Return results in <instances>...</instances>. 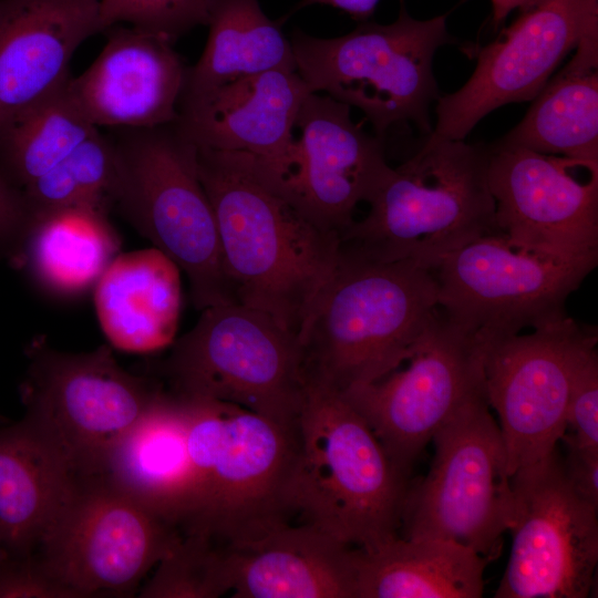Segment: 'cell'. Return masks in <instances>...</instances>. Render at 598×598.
Here are the masks:
<instances>
[{"label": "cell", "mask_w": 598, "mask_h": 598, "mask_svg": "<svg viewBox=\"0 0 598 598\" xmlns=\"http://www.w3.org/2000/svg\"><path fill=\"white\" fill-rule=\"evenodd\" d=\"M197 161L234 301L299 338L334 271L340 236L300 212L255 156L197 146Z\"/></svg>", "instance_id": "obj_1"}, {"label": "cell", "mask_w": 598, "mask_h": 598, "mask_svg": "<svg viewBox=\"0 0 598 598\" xmlns=\"http://www.w3.org/2000/svg\"><path fill=\"white\" fill-rule=\"evenodd\" d=\"M433 271L339 245L334 271L299 342L306 383L343 392L406 361L439 310Z\"/></svg>", "instance_id": "obj_2"}, {"label": "cell", "mask_w": 598, "mask_h": 598, "mask_svg": "<svg viewBox=\"0 0 598 598\" xmlns=\"http://www.w3.org/2000/svg\"><path fill=\"white\" fill-rule=\"evenodd\" d=\"M290 506L338 540L371 549L398 536L408 475L338 391L306 383Z\"/></svg>", "instance_id": "obj_3"}, {"label": "cell", "mask_w": 598, "mask_h": 598, "mask_svg": "<svg viewBox=\"0 0 598 598\" xmlns=\"http://www.w3.org/2000/svg\"><path fill=\"white\" fill-rule=\"evenodd\" d=\"M340 244L381 260L433 270L450 252L501 233L487 182V148L463 140L425 142L369 202Z\"/></svg>", "instance_id": "obj_4"}, {"label": "cell", "mask_w": 598, "mask_h": 598, "mask_svg": "<svg viewBox=\"0 0 598 598\" xmlns=\"http://www.w3.org/2000/svg\"><path fill=\"white\" fill-rule=\"evenodd\" d=\"M184 401L196 493L181 532L238 547L288 523L297 427L227 402Z\"/></svg>", "instance_id": "obj_5"}, {"label": "cell", "mask_w": 598, "mask_h": 598, "mask_svg": "<svg viewBox=\"0 0 598 598\" xmlns=\"http://www.w3.org/2000/svg\"><path fill=\"white\" fill-rule=\"evenodd\" d=\"M107 134L116 162L114 208L186 275L196 309L235 302L197 145L175 122Z\"/></svg>", "instance_id": "obj_6"}, {"label": "cell", "mask_w": 598, "mask_h": 598, "mask_svg": "<svg viewBox=\"0 0 598 598\" xmlns=\"http://www.w3.org/2000/svg\"><path fill=\"white\" fill-rule=\"evenodd\" d=\"M171 346L144 372L171 394L236 404L297 427L306 393L299 338L265 311L236 302L205 308Z\"/></svg>", "instance_id": "obj_7"}, {"label": "cell", "mask_w": 598, "mask_h": 598, "mask_svg": "<svg viewBox=\"0 0 598 598\" xmlns=\"http://www.w3.org/2000/svg\"><path fill=\"white\" fill-rule=\"evenodd\" d=\"M446 17L416 20L402 7L392 23L362 22L337 38L295 29L289 39L296 70L312 93L362 111L380 140L404 122L426 137L432 132L430 105L440 96L434 53L453 43Z\"/></svg>", "instance_id": "obj_8"}, {"label": "cell", "mask_w": 598, "mask_h": 598, "mask_svg": "<svg viewBox=\"0 0 598 598\" xmlns=\"http://www.w3.org/2000/svg\"><path fill=\"white\" fill-rule=\"evenodd\" d=\"M25 355L23 419L78 478L102 474L116 444L164 389L154 377L122 368L106 344L73 353L38 337Z\"/></svg>", "instance_id": "obj_9"}, {"label": "cell", "mask_w": 598, "mask_h": 598, "mask_svg": "<svg viewBox=\"0 0 598 598\" xmlns=\"http://www.w3.org/2000/svg\"><path fill=\"white\" fill-rule=\"evenodd\" d=\"M431 441L435 454L430 471L405 495L403 537L451 540L487 561L496 559L512 518L513 492L485 388L467 399Z\"/></svg>", "instance_id": "obj_10"}, {"label": "cell", "mask_w": 598, "mask_h": 598, "mask_svg": "<svg viewBox=\"0 0 598 598\" xmlns=\"http://www.w3.org/2000/svg\"><path fill=\"white\" fill-rule=\"evenodd\" d=\"M179 528L102 475L76 478L34 551L73 598L133 596Z\"/></svg>", "instance_id": "obj_11"}, {"label": "cell", "mask_w": 598, "mask_h": 598, "mask_svg": "<svg viewBox=\"0 0 598 598\" xmlns=\"http://www.w3.org/2000/svg\"><path fill=\"white\" fill-rule=\"evenodd\" d=\"M597 262L598 256L567 261L520 249L496 233L450 252L432 271L444 316L491 340L567 317L568 297Z\"/></svg>", "instance_id": "obj_12"}, {"label": "cell", "mask_w": 598, "mask_h": 598, "mask_svg": "<svg viewBox=\"0 0 598 598\" xmlns=\"http://www.w3.org/2000/svg\"><path fill=\"white\" fill-rule=\"evenodd\" d=\"M484 340L439 309L409 365L341 392L371 429L394 466L408 475L435 432L484 389Z\"/></svg>", "instance_id": "obj_13"}, {"label": "cell", "mask_w": 598, "mask_h": 598, "mask_svg": "<svg viewBox=\"0 0 598 598\" xmlns=\"http://www.w3.org/2000/svg\"><path fill=\"white\" fill-rule=\"evenodd\" d=\"M509 560L496 598H586L598 563V507L569 484L558 445L511 477Z\"/></svg>", "instance_id": "obj_14"}, {"label": "cell", "mask_w": 598, "mask_h": 598, "mask_svg": "<svg viewBox=\"0 0 598 598\" xmlns=\"http://www.w3.org/2000/svg\"><path fill=\"white\" fill-rule=\"evenodd\" d=\"M496 40L467 49L476 68L456 92L439 96L429 141L464 140L492 111L532 101L561 60L598 31V0H528Z\"/></svg>", "instance_id": "obj_15"}, {"label": "cell", "mask_w": 598, "mask_h": 598, "mask_svg": "<svg viewBox=\"0 0 598 598\" xmlns=\"http://www.w3.org/2000/svg\"><path fill=\"white\" fill-rule=\"evenodd\" d=\"M596 333L565 317L529 334L484 340L485 394L498 415L511 477L558 445L576 355Z\"/></svg>", "instance_id": "obj_16"}, {"label": "cell", "mask_w": 598, "mask_h": 598, "mask_svg": "<svg viewBox=\"0 0 598 598\" xmlns=\"http://www.w3.org/2000/svg\"><path fill=\"white\" fill-rule=\"evenodd\" d=\"M487 182L496 224L514 247L560 260L598 256V174L579 161L495 143ZM590 173V172H589Z\"/></svg>", "instance_id": "obj_17"}, {"label": "cell", "mask_w": 598, "mask_h": 598, "mask_svg": "<svg viewBox=\"0 0 598 598\" xmlns=\"http://www.w3.org/2000/svg\"><path fill=\"white\" fill-rule=\"evenodd\" d=\"M300 135L287 172L270 174L288 198L320 228L340 234L391 176L383 141L355 124L350 106L309 93L296 120Z\"/></svg>", "instance_id": "obj_18"}, {"label": "cell", "mask_w": 598, "mask_h": 598, "mask_svg": "<svg viewBox=\"0 0 598 598\" xmlns=\"http://www.w3.org/2000/svg\"><path fill=\"white\" fill-rule=\"evenodd\" d=\"M93 63L71 76L69 92L97 128H138L176 122L187 69L174 41L125 24L104 30Z\"/></svg>", "instance_id": "obj_19"}, {"label": "cell", "mask_w": 598, "mask_h": 598, "mask_svg": "<svg viewBox=\"0 0 598 598\" xmlns=\"http://www.w3.org/2000/svg\"><path fill=\"white\" fill-rule=\"evenodd\" d=\"M309 93L296 70H270L182 94L175 123L197 146L250 154L279 177L289 167L297 115Z\"/></svg>", "instance_id": "obj_20"}, {"label": "cell", "mask_w": 598, "mask_h": 598, "mask_svg": "<svg viewBox=\"0 0 598 598\" xmlns=\"http://www.w3.org/2000/svg\"><path fill=\"white\" fill-rule=\"evenodd\" d=\"M99 32L100 0H0V135L69 81L73 54Z\"/></svg>", "instance_id": "obj_21"}, {"label": "cell", "mask_w": 598, "mask_h": 598, "mask_svg": "<svg viewBox=\"0 0 598 598\" xmlns=\"http://www.w3.org/2000/svg\"><path fill=\"white\" fill-rule=\"evenodd\" d=\"M229 548L231 597L358 598V548L311 524L285 523Z\"/></svg>", "instance_id": "obj_22"}, {"label": "cell", "mask_w": 598, "mask_h": 598, "mask_svg": "<svg viewBox=\"0 0 598 598\" xmlns=\"http://www.w3.org/2000/svg\"><path fill=\"white\" fill-rule=\"evenodd\" d=\"M101 475L181 528L196 493L187 403L163 389L116 444Z\"/></svg>", "instance_id": "obj_23"}, {"label": "cell", "mask_w": 598, "mask_h": 598, "mask_svg": "<svg viewBox=\"0 0 598 598\" xmlns=\"http://www.w3.org/2000/svg\"><path fill=\"white\" fill-rule=\"evenodd\" d=\"M179 268L151 247L118 254L93 288L96 317L111 347L152 353L175 341L182 287Z\"/></svg>", "instance_id": "obj_24"}, {"label": "cell", "mask_w": 598, "mask_h": 598, "mask_svg": "<svg viewBox=\"0 0 598 598\" xmlns=\"http://www.w3.org/2000/svg\"><path fill=\"white\" fill-rule=\"evenodd\" d=\"M78 477L29 421L0 426V546L27 554L39 545Z\"/></svg>", "instance_id": "obj_25"}, {"label": "cell", "mask_w": 598, "mask_h": 598, "mask_svg": "<svg viewBox=\"0 0 598 598\" xmlns=\"http://www.w3.org/2000/svg\"><path fill=\"white\" fill-rule=\"evenodd\" d=\"M533 99L523 120L496 143L561 155L598 173V31Z\"/></svg>", "instance_id": "obj_26"}, {"label": "cell", "mask_w": 598, "mask_h": 598, "mask_svg": "<svg viewBox=\"0 0 598 598\" xmlns=\"http://www.w3.org/2000/svg\"><path fill=\"white\" fill-rule=\"evenodd\" d=\"M359 550L358 598H478L487 560L455 542L392 537Z\"/></svg>", "instance_id": "obj_27"}, {"label": "cell", "mask_w": 598, "mask_h": 598, "mask_svg": "<svg viewBox=\"0 0 598 598\" xmlns=\"http://www.w3.org/2000/svg\"><path fill=\"white\" fill-rule=\"evenodd\" d=\"M120 249L109 215L64 209L31 219L16 269L42 293L75 299L93 290Z\"/></svg>", "instance_id": "obj_28"}, {"label": "cell", "mask_w": 598, "mask_h": 598, "mask_svg": "<svg viewBox=\"0 0 598 598\" xmlns=\"http://www.w3.org/2000/svg\"><path fill=\"white\" fill-rule=\"evenodd\" d=\"M283 21L269 19L258 0H209L207 42L198 61L187 69L182 94L270 70H296Z\"/></svg>", "instance_id": "obj_29"}, {"label": "cell", "mask_w": 598, "mask_h": 598, "mask_svg": "<svg viewBox=\"0 0 598 598\" xmlns=\"http://www.w3.org/2000/svg\"><path fill=\"white\" fill-rule=\"evenodd\" d=\"M68 82L0 135V175L19 189L51 169L97 130L73 101Z\"/></svg>", "instance_id": "obj_30"}, {"label": "cell", "mask_w": 598, "mask_h": 598, "mask_svg": "<svg viewBox=\"0 0 598 598\" xmlns=\"http://www.w3.org/2000/svg\"><path fill=\"white\" fill-rule=\"evenodd\" d=\"M115 185L114 146L109 134L97 128L21 190L30 219L64 209L109 215L114 208Z\"/></svg>", "instance_id": "obj_31"}, {"label": "cell", "mask_w": 598, "mask_h": 598, "mask_svg": "<svg viewBox=\"0 0 598 598\" xmlns=\"http://www.w3.org/2000/svg\"><path fill=\"white\" fill-rule=\"evenodd\" d=\"M233 589L230 548L202 533H184L141 588L142 598H217Z\"/></svg>", "instance_id": "obj_32"}, {"label": "cell", "mask_w": 598, "mask_h": 598, "mask_svg": "<svg viewBox=\"0 0 598 598\" xmlns=\"http://www.w3.org/2000/svg\"><path fill=\"white\" fill-rule=\"evenodd\" d=\"M209 0H100L105 29L127 24L162 34L175 42L197 25H206Z\"/></svg>", "instance_id": "obj_33"}, {"label": "cell", "mask_w": 598, "mask_h": 598, "mask_svg": "<svg viewBox=\"0 0 598 598\" xmlns=\"http://www.w3.org/2000/svg\"><path fill=\"white\" fill-rule=\"evenodd\" d=\"M598 336L579 349L570 374L566 426L582 444L598 446Z\"/></svg>", "instance_id": "obj_34"}, {"label": "cell", "mask_w": 598, "mask_h": 598, "mask_svg": "<svg viewBox=\"0 0 598 598\" xmlns=\"http://www.w3.org/2000/svg\"><path fill=\"white\" fill-rule=\"evenodd\" d=\"M73 598V595L48 570L33 550L4 553L0 558V598Z\"/></svg>", "instance_id": "obj_35"}, {"label": "cell", "mask_w": 598, "mask_h": 598, "mask_svg": "<svg viewBox=\"0 0 598 598\" xmlns=\"http://www.w3.org/2000/svg\"><path fill=\"white\" fill-rule=\"evenodd\" d=\"M30 221L22 190L0 175V257L13 268L18 264Z\"/></svg>", "instance_id": "obj_36"}, {"label": "cell", "mask_w": 598, "mask_h": 598, "mask_svg": "<svg viewBox=\"0 0 598 598\" xmlns=\"http://www.w3.org/2000/svg\"><path fill=\"white\" fill-rule=\"evenodd\" d=\"M559 442L566 451L561 463L569 484L580 497L598 507V446L582 444L566 432Z\"/></svg>", "instance_id": "obj_37"}, {"label": "cell", "mask_w": 598, "mask_h": 598, "mask_svg": "<svg viewBox=\"0 0 598 598\" xmlns=\"http://www.w3.org/2000/svg\"><path fill=\"white\" fill-rule=\"evenodd\" d=\"M379 1L380 0H300L291 10V13L312 4H324L340 9L357 20L365 21L373 14Z\"/></svg>", "instance_id": "obj_38"}, {"label": "cell", "mask_w": 598, "mask_h": 598, "mask_svg": "<svg viewBox=\"0 0 598 598\" xmlns=\"http://www.w3.org/2000/svg\"><path fill=\"white\" fill-rule=\"evenodd\" d=\"M528 0H491L494 25H499L514 9L520 8Z\"/></svg>", "instance_id": "obj_39"}, {"label": "cell", "mask_w": 598, "mask_h": 598, "mask_svg": "<svg viewBox=\"0 0 598 598\" xmlns=\"http://www.w3.org/2000/svg\"><path fill=\"white\" fill-rule=\"evenodd\" d=\"M7 423H9V421L6 417H3L2 415H0V426L4 425Z\"/></svg>", "instance_id": "obj_40"}, {"label": "cell", "mask_w": 598, "mask_h": 598, "mask_svg": "<svg viewBox=\"0 0 598 598\" xmlns=\"http://www.w3.org/2000/svg\"><path fill=\"white\" fill-rule=\"evenodd\" d=\"M6 553V550L0 546V558Z\"/></svg>", "instance_id": "obj_41"}]
</instances>
